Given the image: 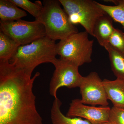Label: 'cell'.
<instances>
[{"label":"cell","instance_id":"cell-1","mask_svg":"<svg viewBox=\"0 0 124 124\" xmlns=\"http://www.w3.org/2000/svg\"><path fill=\"white\" fill-rule=\"evenodd\" d=\"M33 77L13 66L0 62V124H43L36 107Z\"/></svg>","mask_w":124,"mask_h":124},{"label":"cell","instance_id":"cell-2","mask_svg":"<svg viewBox=\"0 0 124 124\" xmlns=\"http://www.w3.org/2000/svg\"><path fill=\"white\" fill-rule=\"evenodd\" d=\"M57 55V44L46 36L29 44L19 46L9 62L31 77L37 67L45 63H51Z\"/></svg>","mask_w":124,"mask_h":124},{"label":"cell","instance_id":"cell-3","mask_svg":"<svg viewBox=\"0 0 124 124\" xmlns=\"http://www.w3.org/2000/svg\"><path fill=\"white\" fill-rule=\"evenodd\" d=\"M61 5L59 0H44L43 11L37 20L44 25L46 36L55 41L79 32Z\"/></svg>","mask_w":124,"mask_h":124},{"label":"cell","instance_id":"cell-4","mask_svg":"<svg viewBox=\"0 0 124 124\" xmlns=\"http://www.w3.org/2000/svg\"><path fill=\"white\" fill-rule=\"evenodd\" d=\"M86 31L74 33L57 44V52L60 58L78 66L92 62L94 41L89 39Z\"/></svg>","mask_w":124,"mask_h":124},{"label":"cell","instance_id":"cell-5","mask_svg":"<svg viewBox=\"0 0 124 124\" xmlns=\"http://www.w3.org/2000/svg\"><path fill=\"white\" fill-rule=\"evenodd\" d=\"M71 23L80 24L88 33L93 35L95 23L99 18L106 14L98 2L91 0H59Z\"/></svg>","mask_w":124,"mask_h":124},{"label":"cell","instance_id":"cell-6","mask_svg":"<svg viewBox=\"0 0 124 124\" xmlns=\"http://www.w3.org/2000/svg\"><path fill=\"white\" fill-rule=\"evenodd\" d=\"M0 31L20 46L29 44L46 36L44 25L36 20L33 22L21 19L9 22L0 21Z\"/></svg>","mask_w":124,"mask_h":124},{"label":"cell","instance_id":"cell-7","mask_svg":"<svg viewBox=\"0 0 124 124\" xmlns=\"http://www.w3.org/2000/svg\"><path fill=\"white\" fill-rule=\"evenodd\" d=\"M55 67L50 83L49 93L54 99L57 98L59 89L65 86L68 88H79L83 77L79 72V66L71 62L55 59L51 63Z\"/></svg>","mask_w":124,"mask_h":124},{"label":"cell","instance_id":"cell-8","mask_svg":"<svg viewBox=\"0 0 124 124\" xmlns=\"http://www.w3.org/2000/svg\"><path fill=\"white\" fill-rule=\"evenodd\" d=\"M79 88L81 95V101L83 104L103 107L108 106V99L102 81L97 72H93L84 77Z\"/></svg>","mask_w":124,"mask_h":124},{"label":"cell","instance_id":"cell-9","mask_svg":"<svg viewBox=\"0 0 124 124\" xmlns=\"http://www.w3.org/2000/svg\"><path fill=\"white\" fill-rule=\"evenodd\" d=\"M111 108L108 106H89L83 104L80 99H74L70 103L66 116L68 117L84 118L92 124H98L108 121Z\"/></svg>","mask_w":124,"mask_h":124},{"label":"cell","instance_id":"cell-10","mask_svg":"<svg viewBox=\"0 0 124 124\" xmlns=\"http://www.w3.org/2000/svg\"><path fill=\"white\" fill-rule=\"evenodd\" d=\"M115 29L112 19L106 14L99 18L95 23L93 36L96 38L101 46L104 47L108 44V40Z\"/></svg>","mask_w":124,"mask_h":124},{"label":"cell","instance_id":"cell-11","mask_svg":"<svg viewBox=\"0 0 124 124\" xmlns=\"http://www.w3.org/2000/svg\"><path fill=\"white\" fill-rule=\"evenodd\" d=\"M102 83L108 99L113 106L124 109V81L117 79L115 80L104 79Z\"/></svg>","mask_w":124,"mask_h":124},{"label":"cell","instance_id":"cell-12","mask_svg":"<svg viewBox=\"0 0 124 124\" xmlns=\"http://www.w3.org/2000/svg\"><path fill=\"white\" fill-rule=\"evenodd\" d=\"M62 105V102L58 98L54 99L51 110L52 124H92L80 117H70L64 115L61 111Z\"/></svg>","mask_w":124,"mask_h":124},{"label":"cell","instance_id":"cell-13","mask_svg":"<svg viewBox=\"0 0 124 124\" xmlns=\"http://www.w3.org/2000/svg\"><path fill=\"white\" fill-rule=\"evenodd\" d=\"M27 16L25 11L19 8L11 0H0V21H15Z\"/></svg>","mask_w":124,"mask_h":124},{"label":"cell","instance_id":"cell-14","mask_svg":"<svg viewBox=\"0 0 124 124\" xmlns=\"http://www.w3.org/2000/svg\"><path fill=\"white\" fill-rule=\"evenodd\" d=\"M104 48L108 53L111 67L116 79L124 81V54L108 44Z\"/></svg>","mask_w":124,"mask_h":124},{"label":"cell","instance_id":"cell-15","mask_svg":"<svg viewBox=\"0 0 124 124\" xmlns=\"http://www.w3.org/2000/svg\"><path fill=\"white\" fill-rule=\"evenodd\" d=\"M20 45L0 31V62H9Z\"/></svg>","mask_w":124,"mask_h":124},{"label":"cell","instance_id":"cell-16","mask_svg":"<svg viewBox=\"0 0 124 124\" xmlns=\"http://www.w3.org/2000/svg\"><path fill=\"white\" fill-rule=\"evenodd\" d=\"M108 1L113 2L116 5H107L98 2V4L112 20L120 23L124 28V0H112Z\"/></svg>","mask_w":124,"mask_h":124},{"label":"cell","instance_id":"cell-17","mask_svg":"<svg viewBox=\"0 0 124 124\" xmlns=\"http://www.w3.org/2000/svg\"><path fill=\"white\" fill-rule=\"evenodd\" d=\"M11 1L18 7L25 10L35 17V20H38L42 14L43 5L40 1L33 3L28 0H11Z\"/></svg>","mask_w":124,"mask_h":124},{"label":"cell","instance_id":"cell-18","mask_svg":"<svg viewBox=\"0 0 124 124\" xmlns=\"http://www.w3.org/2000/svg\"><path fill=\"white\" fill-rule=\"evenodd\" d=\"M108 44L116 50L124 54V32L115 28L108 40Z\"/></svg>","mask_w":124,"mask_h":124},{"label":"cell","instance_id":"cell-19","mask_svg":"<svg viewBox=\"0 0 124 124\" xmlns=\"http://www.w3.org/2000/svg\"><path fill=\"white\" fill-rule=\"evenodd\" d=\"M108 121L113 124H124V109L114 106L111 108Z\"/></svg>","mask_w":124,"mask_h":124},{"label":"cell","instance_id":"cell-20","mask_svg":"<svg viewBox=\"0 0 124 124\" xmlns=\"http://www.w3.org/2000/svg\"><path fill=\"white\" fill-rule=\"evenodd\" d=\"M113 124L111 122H109V121H108V122H103V123H100V124Z\"/></svg>","mask_w":124,"mask_h":124}]
</instances>
